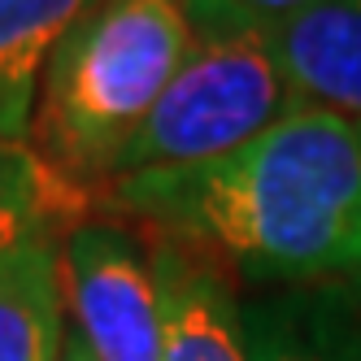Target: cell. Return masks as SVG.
<instances>
[{"instance_id":"cell-1","label":"cell","mask_w":361,"mask_h":361,"mask_svg":"<svg viewBox=\"0 0 361 361\" xmlns=\"http://www.w3.org/2000/svg\"><path fill=\"white\" fill-rule=\"evenodd\" d=\"M105 196L231 279L292 288L361 274V126L326 109L300 105L226 157L118 178Z\"/></svg>"},{"instance_id":"cell-2","label":"cell","mask_w":361,"mask_h":361,"mask_svg":"<svg viewBox=\"0 0 361 361\" xmlns=\"http://www.w3.org/2000/svg\"><path fill=\"white\" fill-rule=\"evenodd\" d=\"M188 53L178 0H92L44 66L27 144L74 183H105Z\"/></svg>"},{"instance_id":"cell-3","label":"cell","mask_w":361,"mask_h":361,"mask_svg":"<svg viewBox=\"0 0 361 361\" xmlns=\"http://www.w3.org/2000/svg\"><path fill=\"white\" fill-rule=\"evenodd\" d=\"M292 109H300V100L266 35L244 31L192 39L178 74L135 126V135L118 148L105 183L226 157Z\"/></svg>"},{"instance_id":"cell-4","label":"cell","mask_w":361,"mask_h":361,"mask_svg":"<svg viewBox=\"0 0 361 361\" xmlns=\"http://www.w3.org/2000/svg\"><path fill=\"white\" fill-rule=\"evenodd\" d=\"M66 322L96 361H161L152 248L131 226L87 218L61 240Z\"/></svg>"},{"instance_id":"cell-5","label":"cell","mask_w":361,"mask_h":361,"mask_svg":"<svg viewBox=\"0 0 361 361\" xmlns=\"http://www.w3.org/2000/svg\"><path fill=\"white\" fill-rule=\"evenodd\" d=\"M161 292V361H252L244 300L222 266L170 235H148Z\"/></svg>"},{"instance_id":"cell-6","label":"cell","mask_w":361,"mask_h":361,"mask_svg":"<svg viewBox=\"0 0 361 361\" xmlns=\"http://www.w3.org/2000/svg\"><path fill=\"white\" fill-rule=\"evenodd\" d=\"M252 361H361V274L244 300Z\"/></svg>"},{"instance_id":"cell-7","label":"cell","mask_w":361,"mask_h":361,"mask_svg":"<svg viewBox=\"0 0 361 361\" xmlns=\"http://www.w3.org/2000/svg\"><path fill=\"white\" fill-rule=\"evenodd\" d=\"M266 44L300 105L361 126V0H318L266 31Z\"/></svg>"},{"instance_id":"cell-8","label":"cell","mask_w":361,"mask_h":361,"mask_svg":"<svg viewBox=\"0 0 361 361\" xmlns=\"http://www.w3.org/2000/svg\"><path fill=\"white\" fill-rule=\"evenodd\" d=\"M66 344L61 240L0 257V361H57Z\"/></svg>"},{"instance_id":"cell-9","label":"cell","mask_w":361,"mask_h":361,"mask_svg":"<svg viewBox=\"0 0 361 361\" xmlns=\"http://www.w3.org/2000/svg\"><path fill=\"white\" fill-rule=\"evenodd\" d=\"M92 209V188L48 166L31 144L0 140V257L35 240H66Z\"/></svg>"},{"instance_id":"cell-10","label":"cell","mask_w":361,"mask_h":361,"mask_svg":"<svg viewBox=\"0 0 361 361\" xmlns=\"http://www.w3.org/2000/svg\"><path fill=\"white\" fill-rule=\"evenodd\" d=\"M87 5L92 0H0V140H31L44 66Z\"/></svg>"},{"instance_id":"cell-11","label":"cell","mask_w":361,"mask_h":361,"mask_svg":"<svg viewBox=\"0 0 361 361\" xmlns=\"http://www.w3.org/2000/svg\"><path fill=\"white\" fill-rule=\"evenodd\" d=\"M178 5H183L192 39H209V35H244V31L266 35L283 22H292L296 13L314 9L318 0H178Z\"/></svg>"},{"instance_id":"cell-12","label":"cell","mask_w":361,"mask_h":361,"mask_svg":"<svg viewBox=\"0 0 361 361\" xmlns=\"http://www.w3.org/2000/svg\"><path fill=\"white\" fill-rule=\"evenodd\" d=\"M57 361H96V357L87 353V344L70 331V322H66V344H61V357H57Z\"/></svg>"}]
</instances>
